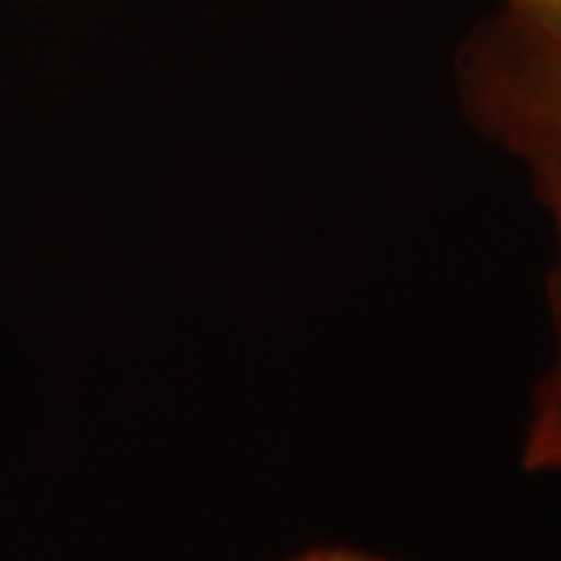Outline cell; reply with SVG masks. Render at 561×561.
Listing matches in <instances>:
<instances>
[{"label":"cell","mask_w":561,"mask_h":561,"mask_svg":"<svg viewBox=\"0 0 561 561\" xmlns=\"http://www.w3.org/2000/svg\"><path fill=\"white\" fill-rule=\"evenodd\" d=\"M456 94L471 128L524 162L561 157V38L500 10L456 54Z\"/></svg>","instance_id":"6da1fadb"},{"label":"cell","mask_w":561,"mask_h":561,"mask_svg":"<svg viewBox=\"0 0 561 561\" xmlns=\"http://www.w3.org/2000/svg\"><path fill=\"white\" fill-rule=\"evenodd\" d=\"M534 197L549 219L552 262L546 275V302L552 353L534 387L522 437V468L527 474H561V157L524 162Z\"/></svg>","instance_id":"7a4b0ae2"},{"label":"cell","mask_w":561,"mask_h":561,"mask_svg":"<svg viewBox=\"0 0 561 561\" xmlns=\"http://www.w3.org/2000/svg\"><path fill=\"white\" fill-rule=\"evenodd\" d=\"M502 10L561 38V0H502Z\"/></svg>","instance_id":"3957f363"},{"label":"cell","mask_w":561,"mask_h":561,"mask_svg":"<svg viewBox=\"0 0 561 561\" xmlns=\"http://www.w3.org/2000/svg\"><path fill=\"white\" fill-rule=\"evenodd\" d=\"M284 561H402L390 559V556H378V552H368V549H356V546H312V549H302L297 556Z\"/></svg>","instance_id":"277c9868"}]
</instances>
